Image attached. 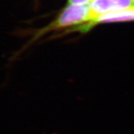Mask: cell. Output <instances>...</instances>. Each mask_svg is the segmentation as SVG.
Here are the masks:
<instances>
[{"label":"cell","instance_id":"6da1fadb","mask_svg":"<svg viewBox=\"0 0 134 134\" xmlns=\"http://www.w3.org/2000/svg\"><path fill=\"white\" fill-rule=\"evenodd\" d=\"M94 19L91 10L90 4H69L62 11L56 20L42 30L40 34L59 29L69 26H74L88 23Z\"/></svg>","mask_w":134,"mask_h":134},{"label":"cell","instance_id":"7a4b0ae2","mask_svg":"<svg viewBox=\"0 0 134 134\" xmlns=\"http://www.w3.org/2000/svg\"><path fill=\"white\" fill-rule=\"evenodd\" d=\"M131 20H134V6L125 10L109 12L97 16L89 22L82 24L80 25V26H77L76 29L81 31L82 32H86L90 30L91 27L102 23L124 22Z\"/></svg>","mask_w":134,"mask_h":134},{"label":"cell","instance_id":"3957f363","mask_svg":"<svg viewBox=\"0 0 134 134\" xmlns=\"http://www.w3.org/2000/svg\"><path fill=\"white\" fill-rule=\"evenodd\" d=\"M94 18L134 6V0H93L89 3Z\"/></svg>","mask_w":134,"mask_h":134},{"label":"cell","instance_id":"277c9868","mask_svg":"<svg viewBox=\"0 0 134 134\" xmlns=\"http://www.w3.org/2000/svg\"><path fill=\"white\" fill-rule=\"evenodd\" d=\"M93 0H68L69 4H85L91 2Z\"/></svg>","mask_w":134,"mask_h":134}]
</instances>
